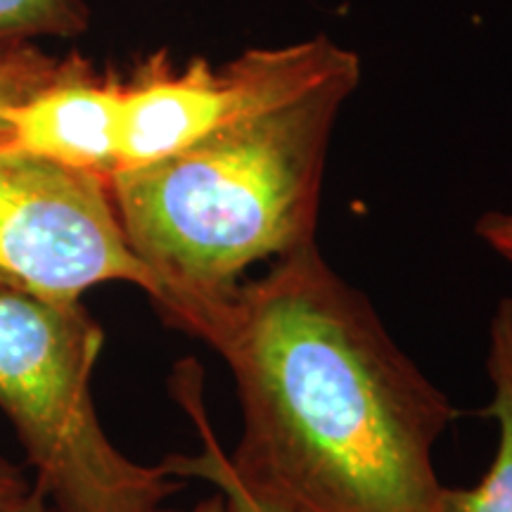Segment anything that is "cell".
<instances>
[{"label": "cell", "mask_w": 512, "mask_h": 512, "mask_svg": "<svg viewBox=\"0 0 512 512\" xmlns=\"http://www.w3.org/2000/svg\"><path fill=\"white\" fill-rule=\"evenodd\" d=\"M233 377V465L294 512H444L434 446L458 408L318 242L256 278L152 304Z\"/></svg>", "instance_id": "cell-1"}, {"label": "cell", "mask_w": 512, "mask_h": 512, "mask_svg": "<svg viewBox=\"0 0 512 512\" xmlns=\"http://www.w3.org/2000/svg\"><path fill=\"white\" fill-rule=\"evenodd\" d=\"M88 22L91 12L83 0H0V41L72 38L83 34Z\"/></svg>", "instance_id": "cell-8"}, {"label": "cell", "mask_w": 512, "mask_h": 512, "mask_svg": "<svg viewBox=\"0 0 512 512\" xmlns=\"http://www.w3.org/2000/svg\"><path fill=\"white\" fill-rule=\"evenodd\" d=\"M124 76L98 72L81 57L31 95L12 119L10 145L29 155L110 178L119 162Z\"/></svg>", "instance_id": "cell-5"}, {"label": "cell", "mask_w": 512, "mask_h": 512, "mask_svg": "<svg viewBox=\"0 0 512 512\" xmlns=\"http://www.w3.org/2000/svg\"><path fill=\"white\" fill-rule=\"evenodd\" d=\"M171 394L178 406L188 413V418L200 434L202 451L195 456L188 453H171L162 460L174 479H202L209 482L219 494L226 498L230 512H294L292 508L275 498L271 491L261 489L252 479H247L216 439L211 427L207 406L202 394V370L192 358L178 363L171 377Z\"/></svg>", "instance_id": "cell-6"}, {"label": "cell", "mask_w": 512, "mask_h": 512, "mask_svg": "<svg viewBox=\"0 0 512 512\" xmlns=\"http://www.w3.org/2000/svg\"><path fill=\"white\" fill-rule=\"evenodd\" d=\"M0 512H53L41 486L5 456H0Z\"/></svg>", "instance_id": "cell-10"}, {"label": "cell", "mask_w": 512, "mask_h": 512, "mask_svg": "<svg viewBox=\"0 0 512 512\" xmlns=\"http://www.w3.org/2000/svg\"><path fill=\"white\" fill-rule=\"evenodd\" d=\"M105 332L76 304L0 290V411L53 512H152L181 489L166 467L131 460L95 411Z\"/></svg>", "instance_id": "cell-3"}, {"label": "cell", "mask_w": 512, "mask_h": 512, "mask_svg": "<svg viewBox=\"0 0 512 512\" xmlns=\"http://www.w3.org/2000/svg\"><path fill=\"white\" fill-rule=\"evenodd\" d=\"M361 72L356 57L164 162L110 178L128 245L155 278L152 304L223 292L249 266L316 240L332 136Z\"/></svg>", "instance_id": "cell-2"}, {"label": "cell", "mask_w": 512, "mask_h": 512, "mask_svg": "<svg viewBox=\"0 0 512 512\" xmlns=\"http://www.w3.org/2000/svg\"><path fill=\"white\" fill-rule=\"evenodd\" d=\"M152 512H171V510H152ZM183 512H230L226 498H223L221 494H214L209 498H204V501H200L195 505V508L190 510H183Z\"/></svg>", "instance_id": "cell-12"}, {"label": "cell", "mask_w": 512, "mask_h": 512, "mask_svg": "<svg viewBox=\"0 0 512 512\" xmlns=\"http://www.w3.org/2000/svg\"><path fill=\"white\" fill-rule=\"evenodd\" d=\"M60 67L62 60H53L36 50L0 53V145H10L15 112L31 95L41 91Z\"/></svg>", "instance_id": "cell-9"}, {"label": "cell", "mask_w": 512, "mask_h": 512, "mask_svg": "<svg viewBox=\"0 0 512 512\" xmlns=\"http://www.w3.org/2000/svg\"><path fill=\"white\" fill-rule=\"evenodd\" d=\"M486 375L494 389L486 415L498 427L494 460L479 484L446 486L444 512H512V297H503L491 316Z\"/></svg>", "instance_id": "cell-7"}, {"label": "cell", "mask_w": 512, "mask_h": 512, "mask_svg": "<svg viewBox=\"0 0 512 512\" xmlns=\"http://www.w3.org/2000/svg\"><path fill=\"white\" fill-rule=\"evenodd\" d=\"M107 283L155 287L128 245L110 178L0 145V290L76 304Z\"/></svg>", "instance_id": "cell-4"}, {"label": "cell", "mask_w": 512, "mask_h": 512, "mask_svg": "<svg viewBox=\"0 0 512 512\" xmlns=\"http://www.w3.org/2000/svg\"><path fill=\"white\" fill-rule=\"evenodd\" d=\"M477 238L512 266V211H486L475 223Z\"/></svg>", "instance_id": "cell-11"}]
</instances>
